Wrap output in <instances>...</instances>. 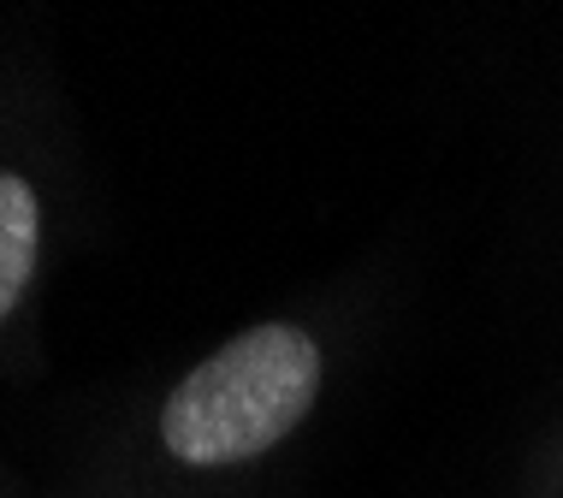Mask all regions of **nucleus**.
Here are the masks:
<instances>
[{"instance_id":"nucleus-4","label":"nucleus","mask_w":563,"mask_h":498,"mask_svg":"<svg viewBox=\"0 0 563 498\" xmlns=\"http://www.w3.org/2000/svg\"><path fill=\"white\" fill-rule=\"evenodd\" d=\"M552 498H563V487H558V493H552Z\"/></svg>"},{"instance_id":"nucleus-3","label":"nucleus","mask_w":563,"mask_h":498,"mask_svg":"<svg viewBox=\"0 0 563 498\" xmlns=\"http://www.w3.org/2000/svg\"><path fill=\"white\" fill-rule=\"evenodd\" d=\"M0 498H24V487L12 480V469H7V463H0Z\"/></svg>"},{"instance_id":"nucleus-1","label":"nucleus","mask_w":563,"mask_h":498,"mask_svg":"<svg viewBox=\"0 0 563 498\" xmlns=\"http://www.w3.org/2000/svg\"><path fill=\"white\" fill-rule=\"evenodd\" d=\"M332 332L321 314H262L225 332L143 398L101 445L89 493L101 498H208L262 469L314 421L332 386Z\"/></svg>"},{"instance_id":"nucleus-2","label":"nucleus","mask_w":563,"mask_h":498,"mask_svg":"<svg viewBox=\"0 0 563 498\" xmlns=\"http://www.w3.org/2000/svg\"><path fill=\"white\" fill-rule=\"evenodd\" d=\"M71 143L36 66H0V380L42 339V297L66 250Z\"/></svg>"}]
</instances>
